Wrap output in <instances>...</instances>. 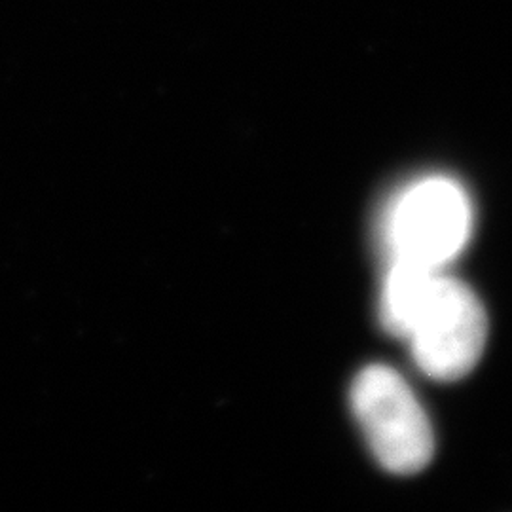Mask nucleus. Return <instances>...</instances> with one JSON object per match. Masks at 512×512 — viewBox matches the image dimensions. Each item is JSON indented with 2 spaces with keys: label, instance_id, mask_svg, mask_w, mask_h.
<instances>
[{
  "label": "nucleus",
  "instance_id": "f257e3e1",
  "mask_svg": "<svg viewBox=\"0 0 512 512\" xmlns=\"http://www.w3.org/2000/svg\"><path fill=\"white\" fill-rule=\"evenodd\" d=\"M380 315L385 329L410 342L421 372L439 382L467 376L486 348L488 319L480 300L442 270L391 262Z\"/></svg>",
  "mask_w": 512,
  "mask_h": 512
},
{
  "label": "nucleus",
  "instance_id": "f03ea898",
  "mask_svg": "<svg viewBox=\"0 0 512 512\" xmlns=\"http://www.w3.org/2000/svg\"><path fill=\"white\" fill-rule=\"evenodd\" d=\"M473 232V205L461 184L427 177L391 203L384 239L391 262L442 270L463 251Z\"/></svg>",
  "mask_w": 512,
  "mask_h": 512
},
{
  "label": "nucleus",
  "instance_id": "7ed1b4c3",
  "mask_svg": "<svg viewBox=\"0 0 512 512\" xmlns=\"http://www.w3.org/2000/svg\"><path fill=\"white\" fill-rule=\"evenodd\" d=\"M351 406L374 458L389 473L416 475L429 465L435 452L433 429L399 372L366 366L351 387Z\"/></svg>",
  "mask_w": 512,
  "mask_h": 512
}]
</instances>
